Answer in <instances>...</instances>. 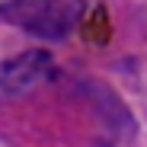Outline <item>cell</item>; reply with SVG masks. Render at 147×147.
I'll return each instance as SVG.
<instances>
[{"instance_id": "1", "label": "cell", "mask_w": 147, "mask_h": 147, "mask_svg": "<svg viewBox=\"0 0 147 147\" xmlns=\"http://www.w3.org/2000/svg\"><path fill=\"white\" fill-rule=\"evenodd\" d=\"M83 16V0H0V19L38 38H64Z\"/></svg>"}, {"instance_id": "2", "label": "cell", "mask_w": 147, "mask_h": 147, "mask_svg": "<svg viewBox=\"0 0 147 147\" xmlns=\"http://www.w3.org/2000/svg\"><path fill=\"white\" fill-rule=\"evenodd\" d=\"M51 74H55V64L45 51H22L19 58H13L0 67V93L19 96V93L32 90L35 83L48 80Z\"/></svg>"}]
</instances>
